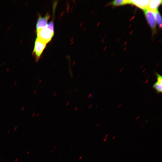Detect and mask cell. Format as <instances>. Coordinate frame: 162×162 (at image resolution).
Listing matches in <instances>:
<instances>
[{"label": "cell", "instance_id": "obj_1", "mask_svg": "<svg viewBox=\"0 0 162 162\" xmlns=\"http://www.w3.org/2000/svg\"><path fill=\"white\" fill-rule=\"evenodd\" d=\"M37 38L46 44L50 42L54 35V32L46 27L36 31Z\"/></svg>", "mask_w": 162, "mask_h": 162}, {"label": "cell", "instance_id": "obj_2", "mask_svg": "<svg viewBox=\"0 0 162 162\" xmlns=\"http://www.w3.org/2000/svg\"><path fill=\"white\" fill-rule=\"evenodd\" d=\"M146 20L150 26L153 34L156 32V22L155 17V10L148 8L143 10Z\"/></svg>", "mask_w": 162, "mask_h": 162}, {"label": "cell", "instance_id": "obj_3", "mask_svg": "<svg viewBox=\"0 0 162 162\" xmlns=\"http://www.w3.org/2000/svg\"><path fill=\"white\" fill-rule=\"evenodd\" d=\"M46 44L38 38H36L32 53L33 55H34L35 58L36 62H38L39 59Z\"/></svg>", "mask_w": 162, "mask_h": 162}, {"label": "cell", "instance_id": "obj_4", "mask_svg": "<svg viewBox=\"0 0 162 162\" xmlns=\"http://www.w3.org/2000/svg\"><path fill=\"white\" fill-rule=\"evenodd\" d=\"M50 15L47 13L45 16L42 17L39 15L36 25V31L46 27L47 22L50 18Z\"/></svg>", "mask_w": 162, "mask_h": 162}, {"label": "cell", "instance_id": "obj_5", "mask_svg": "<svg viewBox=\"0 0 162 162\" xmlns=\"http://www.w3.org/2000/svg\"><path fill=\"white\" fill-rule=\"evenodd\" d=\"M133 4L143 10L147 8L150 0H130Z\"/></svg>", "mask_w": 162, "mask_h": 162}, {"label": "cell", "instance_id": "obj_6", "mask_svg": "<svg viewBox=\"0 0 162 162\" xmlns=\"http://www.w3.org/2000/svg\"><path fill=\"white\" fill-rule=\"evenodd\" d=\"M162 0H150L148 8L155 10L161 4Z\"/></svg>", "mask_w": 162, "mask_h": 162}, {"label": "cell", "instance_id": "obj_7", "mask_svg": "<svg viewBox=\"0 0 162 162\" xmlns=\"http://www.w3.org/2000/svg\"><path fill=\"white\" fill-rule=\"evenodd\" d=\"M112 4L114 6L124 5L127 4H131L130 0H115L112 2Z\"/></svg>", "mask_w": 162, "mask_h": 162}, {"label": "cell", "instance_id": "obj_8", "mask_svg": "<svg viewBox=\"0 0 162 162\" xmlns=\"http://www.w3.org/2000/svg\"><path fill=\"white\" fill-rule=\"evenodd\" d=\"M155 17L156 22L158 26L161 28L162 27L161 16L158 9L155 11Z\"/></svg>", "mask_w": 162, "mask_h": 162}, {"label": "cell", "instance_id": "obj_9", "mask_svg": "<svg viewBox=\"0 0 162 162\" xmlns=\"http://www.w3.org/2000/svg\"><path fill=\"white\" fill-rule=\"evenodd\" d=\"M152 87L157 93H161L162 91V83L156 81L153 85Z\"/></svg>", "mask_w": 162, "mask_h": 162}, {"label": "cell", "instance_id": "obj_10", "mask_svg": "<svg viewBox=\"0 0 162 162\" xmlns=\"http://www.w3.org/2000/svg\"><path fill=\"white\" fill-rule=\"evenodd\" d=\"M46 27L54 32V22L53 21H51L48 24Z\"/></svg>", "mask_w": 162, "mask_h": 162}]
</instances>
